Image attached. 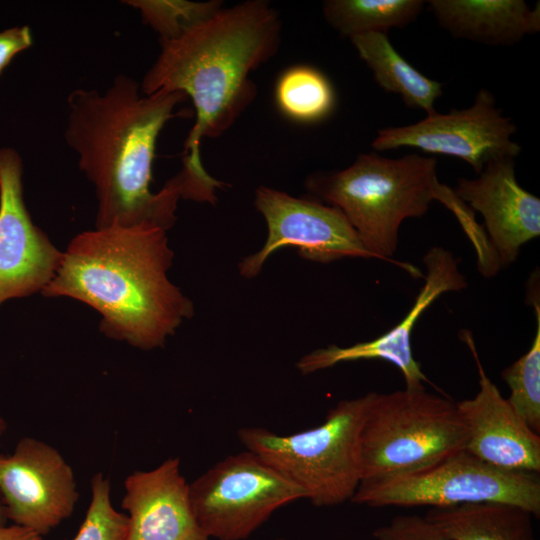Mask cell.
Here are the masks:
<instances>
[{"instance_id": "cell-1", "label": "cell", "mask_w": 540, "mask_h": 540, "mask_svg": "<svg viewBox=\"0 0 540 540\" xmlns=\"http://www.w3.org/2000/svg\"><path fill=\"white\" fill-rule=\"evenodd\" d=\"M185 99L180 92L145 95L126 75L116 76L104 91L69 94L65 140L95 187L96 228L173 226L179 199H189L183 178L178 173L158 193L150 184L158 136Z\"/></svg>"}, {"instance_id": "cell-2", "label": "cell", "mask_w": 540, "mask_h": 540, "mask_svg": "<svg viewBox=\"0 0 540 540\" xmlns=\"http://www.w3.org/2000/svg\"><path fill=\"white\" fill-rule=\"evenodd\" d=\"M280 38L276 9L267 1L249 0L223 7L179 37L161 42L140 88L145 95L180 92L192 100L196 120L181 171L197 185L224 187L202 165L201 140L224 134L251 105L257 90L250 74L277 53Z\"/></svg>"}, {"instance_id": "cell-3", "label": "cell", "mask_w": 540, "mask_h": 540, "mask_svg": "<svg viewBox=\"0 0 540 540\" xmlns=\"http://www.w3.org/2000/svg\"><path fill=\"white\" fill-rule=\"evenodd\" d=\"M174 253L166 230L153 224L110 226L75 236L41 293L66 296L102 316L100 331L142 350L163 347L192 301L167 276Z\"/></svg>"}, {"instance_id": "cell-4", "label": "cell", "mask_w": 540, "mask_h": 540, "mask_svg": "<svg viewBox=\"0 0 540 540\" xmlns=\"http://www.w3.org/2000/svg\"><path fill=\"white\" fill-rule=\"evenodd\" d=\"M437 160L416 153L390 159L376 153L359 154L347 168L315 172L305 180L307 196L340 210L372 258L401 266L416 277L421 272L392 260L401 223L421 217L439 201L444 185L438 181Z\"/></svg>"}, {"instance_id": "cell-5", "label": "cell", "mask_w": 540, "mask_h": 540, "mask_svg": "<svg viewBox=\"0 0 540 540\" xmlns=\"http://www.w3.org/2000/svg\"><path fill=\"white\" fill-rule=\"evenodd\" d=\"M373 393L340 400L317 427L289 435L245 427L238 438L314 506L339 505L351 501L361 482L360 436Z\"/></svg>"}, {"instance_id": "cell-6", "label": "cell", "mask_w": 540, "mask_h": 540, "mask_svg": "<svg viewBox=\"0 0 540 540\" xmlns=\"http://www.w3.org/2000/svg\"><path fill=\"white\" fill-rule=\"evenodd\" d=\"M456 402L425 387L373 393L360 436L361 482L409 473L465 449Z\"/></svg>"}, {"instance_id": "cell-7", "label": "cell", "mask_w": 540, "mask_h": 540, "mask_svg": "<svg viewBox=\"0 0 540 540\" xmlns=\"http://www.w3.org/2000/svg\"><path fill=\"white\" fill-rule=\"evenodd\" d=\"M352 503L369 507L449 508L500 502L540 516V476L483 462L465 449L429 467L360 482Z\"/></svg>"}, {"instance_id": "cell-8", "label": "cell", "mask_w": 540, "mask_h": 540, "mask_svg": "<svg viewBox=\"0 0 540 540\" xmlns=\"http://www.w3.org/2000/svg\"><path fill=\"white\" fill-rule=\"evenodd\" d=\"M196 519L209 538L244 540L304 491L260 456L228 455L189 484Z\"/></svg>"}, {"instance_id": "cell-9", "label": "cell", "mask_w": 540, "mask_h": 540, "mask_svg": "<svg viewBox=\"0 0 540 540\" xmlns=\"http://www.w3.org/2000/svg\"><path fill=\"white\" fill-rule=\"evenodd\" d=\"M254 205L264 217L268 233L263 247L238 264L239 274L246 279L256 277L267 259L284 247H296L303 259L318 263L372 258L348 220L333 206L266 186L255 191Z\"/></svg>"}, {"instance_id": "cell-10", "label": "cell", "mask_w": 540, "mask_h": 540, "mask_svg": "<svg viewBox=\"0 0 540 540\" xmlns=\"http://www.w3.org/2000/svg\"><path fill=\"white\" fill-rule=\"evenodd\" d=\"M516 130L512 119L496 106L493 94L480 89L468 108L434 112L416 123L380 129L372 147L376 151L411 147L452 156L480 174L489 161L520 154L521 146L512 140Z\"/></svg>"}, {"instance_id": "cell-11", "label": "cell", "mask_w": 540, "mask_h": 540, "mask_svg": "<svg viewBox=\"0 0 540 540\" xmlns=\"http://www.w3.org/2000/svg\"><path fill=\"white\" fill-rule=\"evenodd\" d=\"M0 494L6 517L43 537L68 519L78 502L73 469L48 443L20 439L0 454Z\"/></svg>"}, {"instance_id": "cell-12", "label": "cell", "mask_w": 540, "mask_h": 540, "mask_svg": "<svg viewBox=\"0 0 540 540\" xmlns=\"http://www.w3.org/2000/svg\"><path fill=\"white\" fill-rule=\"evenodd\" d=\"M16 151L0 149V305L42 291L54 278L62 252L34 223L22 189Z\"/></svg>"}, {"instance_id": "cell-13", "label": "cell", "mask_w": 540, "mask_h": 540, "mask_svg": "<svg viewBox=\"0 0 540 540\" xmlns=\"http://www.w3.org/2000/svg\"><path fill=\"white\" fill-rule=\"evenodd\" d=\"M423 262L427 271L424 285L401 322L370 341L347 347L333 344L315 349L299 359L296 364L299 372L307 375L343 362L381 359L392 363L401 371L406 388L423 387L425 382L432 384L413 356L411 347L413 329L422 313L439 296L466 288L467 281L458 269L459 260L442 247L430 248L423 257Z\"/></svg>"}, {"instance_id": "cell-14", "label": "cell", "mask_w": 540, "mask_h": 540, "mask_svg": "<svg viewBox=\"0 0 540 540\" xmlns=\"http://www.w3.org/2000/svg\"><path fill=\"white\" fill-rule=\"evenodd\" d=\"M514 159H493L477 178H460L453 189L473 212L483 216L499 269L514 263L521 247L540 236V199L519 185Z\"/></svg>"}, {"instance_id": "cell-15", "label": "cell", "mask_w": 540, "mask_h": 540, "mask_svg": "<svg viewBox=\"0 0 540 540\" xmlns=\"http://www.w3.org/2000/svg\"><path fill=\"white\" fill-rule=\"evenodd\" d=\"M478 372L479 390L473 398L456 402L467 427L465 450L494 467L511 471L540 472V435L514 412L486 374L472 334L464 330Z\"/></svg>"}, {"instance_id": "cell-16", "label": "cell", "mask_w": 540, "mask_h": 540, "mask_svg": "<svg viewBox=\"0 0 540 540\" xmlns=\"http://www.w3.org/2000/svg\"><path fill=\"white\" fill-rule=\"evenodd\" d=\"M124 489L125 540L210 539L194 514L179 458H168L152 470L132 472Z\"/></svg>"}, {"instance_id": "cell-17", "label": "cell", "mask_w": 540, "mask_h": 540, "mask_svg": "<svg viewBox=\"0 0 540 540\" xmlns=\"http://www.w3.org/2000/svg\"><path fill=\"white\" fill-rule=\"evenodd\" d=\"M439 25L453 37L510 46L540 30V5L523 0L426 1Z\"/></svg>"}, {"instance_id": "cell-18", "label": "cell", "mask_w": 540, "mask_h": 540, "mask_svg": "<svg viewBox=\"0 0 540 540\" xmlns=\"http://www.w3.org/2000/svg\"><path fill=\"white\" fill-rule=\"evenodd\" d=\"M449 540H536L528 510L484 502L431 508L424 516Z\"/></svg>"}, {"instance_id": "cell-19", "label": "cell", "mask_w": 540, "mask_h": 540, "mask_svg": "<svg viewBox=\"0 0 540 540\" xmlns=\"http://www.w3.org/2000/svg\"><path fill=\"white\" fill-rule=\"evenodd\" d=\"M359 57L373 72L375 82L385 91L398 94L407 107L430 115L442 95L443 84L413 67L391 44L387 33L371 32L350 38Z\"/></svg>"}, {"instance_id": "cell-20", "label": "cell", "mask_w": 540, "mask_h": 540, "mask_svg": "<svg viewBox=\"0 0 540 540\" xmlns=\"http://www.w3.org/2000/svg\"><path fill=\"white\" fill-rule=\"evenodd\" d=\"M425 3L423 0H327L323 3V15L340 35L351 38L403 28L417 19Z\"/></svg>"}, {"instance_id": "cell-21", "label": "cell", "mask_w": 540, "mask_h": 540, "mask_svg": "<svg viewBox=\"0 0 540 540\" xmlns=\"http://www.w3.org/2000/svg\"><path fill=\"white\" fill-rule=\"evenodd\" d=\"M275 97L283 114L304 123L328 117L336 101L328 78L320 70L307 65L285 70L277 81Z\"/></svg>"}, {"instance_id": "cell-22", "label": "cell", "mask_w": 540, "mask_h": 540, "mask_svg": "<svg viewBox=\"0 0 540 540\" xmlns=\"http://www.w3.org/2000/svg\"><path fill=\"white\" fill-rule=\"evenodd\" d=\"M538 275L532 276L528 301L536 314L537 328L530 349L501 372L509 387L506 398L514 412L535 433L540 434V299Z\"/></svg>"}, {"instance_id": "cell-23", "label": "cell", "mask_w": 540, "mask_h": 540, "mask_svg": "<svg viewBox=\"0 0 540 540\" xmlns=\"http://www.w3.org/2000/svg\"><path fill=\"white\" fill-rule=\"evenodd\" d=\"M160 36L161 42L179 37L223 8L222 1H127Z\"/></svg>"}, {"instance_id": "cell-24", "label": "cell", "mask_w": 540, "mask_h": 540, "mask_svg": "<svg viewBox=\"0 0 540 540\" xmlns=\"http://www.w3.org/2000/svg\"><path fill=\"white\" fill-rule=\"evenodd\" d=\"M91 499L85 517L72 540H125L127 515L111 501V481L102 472L90 480Z\"/></svg>"}, {"instance_id": "cell-25", "label": "cell", "mask_w": 540, "mask_h": 540, "mask_svg": "<svg viewBox=\"0 0 540 540\" xmlns=\"http://www.w3.org/2000/svg\"><path fill=\"white\" fill-rule=\"evenodd\" d=\"M376 540H449L433 523L420 515H397L373 531Z\"/></svg>"}, {"instance_id": "cell-26", "label": "cell", "mask_w": 540, "mask_h": 540, "mask_svg": "<svg viewBox=\"0 0 540 540\" xmlns=\"http://www.w3.org/2000/svg\"><path fill=\"white\" fill-rule=\"evenodd\" d=\"M32 44L29 27H14L0 32V74L12 58Z\"/></svg>"}, {"instance_id": "cell-27", "label": "cell", "mask_w": 540, "mask_h": 540, "mask_svg": "<svg viewBox=\"0 0 540 540\" xmlns=\"http://www.w3.org/2000/svg\"><path fill=\"white\" fill-rule=\"evenodd\" d=\"M0 540H43V536L17 524H5L0 526Z\"/></svg>"}, {"instance_id": "cell-28", "label": "cell", "mask_w": 540, "mask_h": 540, "mask_svg": "<svg viewBox=\"0 0 540 540\" xmlns=\"http://www.w3.org/2000/svg\"><path fill=\"white\" fill-rule=\"evenodd\" d=\"M7 517H6V512H5V508H4V505L0 499V526L1 525H5L6 522H7Z\"/></svg>"}, {"instance_id": "cell-29", "label": "cell", "mask_w": 540, "mask_h": 540, "mask_svg": "<svg viewBox=\"0 0 540 540\" xmlns=\"http://www.w3.org/2000/svg\"><path fill=\"white\" fill-rule=\"evenodd\" d=\"M6 429H7L6 421L0 417V436L6 431Z\"/></svg>"}, {"instance_id": "cell-30", "label": "cell", "mask_w": 540, "mask_h": 540, "mask_svg": "<svg viewBox=\"0 0 540 540\" xmlns=\"http://www.w3.org/2000/svg\"><path fill=\"white\" fill-rule=\"evenodd\" d=\"M278 540H287V539H278Z\"/></svg>"}]
</instances>
